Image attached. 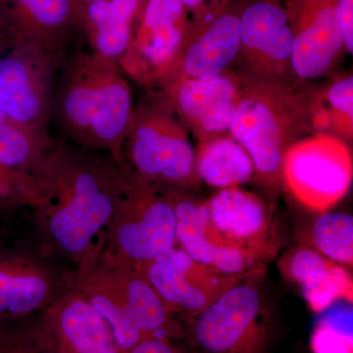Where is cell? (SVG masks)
I'll return each instance as SVG.
<instances>
[{"label":"cell","instance_id":"obj_28","mask_svg":"<svg viewBox=\"0 0 353 353\" xmlns=\"http://www.w3.org/2000/svg\"><path fill=\"white\" fill-rule=\"evenodd\" d=\"M44 190L39 176L0 165V216L20 208L34 210L43 202Z\"/></svg>","mask_w":353,"mask_h":353},{"label":"cell","instance_id":"obj_12","mask_svg":"<svg viewBox=\"0 0 353 353\" xmlns=\"http://www.w3.org/2000/svg\"><path fill=\"white\" fill-rule=\"evenodd\" d=\"M204 202L223 241L264 266L277 255L281 243L274 203L240 187L217 190Z\"/></svg>","mask_w":353,"mask_h":353},{"label":"cell","instance_id":"obj_10","mask_svg":"<svg viewBox=\"0 0 353 353\" xmlns=\"http://www.w3.org/2000/svg\"><path fill=\"white\" fill-rule=\"evenodd\" d=\"M194 28L181 0H143L120 68L139 85L154 88Z\"/></svg>","mask_w":353,"mask_h":353},{"label":"cell","instance_id":"obj_1","mask_svg":"<svg viewBox=\"0 0 353 353\" xmlns=\"http://www.w3.org/2000/svg\"><path fill=\"white\" fill-rule=\"evenodd\" d=\"M120 164L110 154L57 141L38 176L43 201L34 209L39 245L83 271L103 255L112 224Z\"/></svg>","mask_w":353,"mask_h":353},{"label":"cell","instance_id":"obj_32","mask_svg":"<svg viewBox=\"0 0 353 353\" xmlns=\"http://www.w3.org/2000/svg\"><path fill=\"white\" fill-rule=\"evenodd\" d=\"M336 18L343 48L348 54L353 52V0H338Z\"/></svg>","mask_w":353,"mask_h":353},{"label":"cell","instance_id":"obj_23","mask_svg":"<svg viewBox=\"0 0 353 353\" xmlns=\"http://www.w3.org/2000/svg\"><path fill=\"white\" fill-rule=\"evenodd\" d=\"M196 170L201 183L217 190L240 187L254 176L252 158L230 132L197 143Z\"/></svg>","mask_w":353,"mask_h":353},{"label":"cell","instance_id":"obj_13","mask_svg":"<svg viewBox=\"0 0 353 353\" xmlns=\"http://www.w3.org/2000/svg\"><path fill=\"white\" fill-rule=\"evenodd\" d=\"M294 34L285 7L254 1L241 13V44L234 73L271 80H299L292 69Z\"/></svg>","mask_w":353,"mask_h":353},{"label":"cell","instance_id":"obj_19","mask_svg":"<svg viewBox=\"0 0 353 353\" xmlns=\"http://www.w3.org/2000/svg\"><path fill=\"white\" fill-rule=\"evenodd\" d=\"M57 353H121L112 330L75 290L43 311Z\"/></svg>","mask_w":353,"mask_h":353},{"label":"cell","instance_id":"obj_34","mask_svg":"<svg viewBox=\"0 0 353 353\" xmlns=\"http://www.w3.org/2000/svg\"><path fill=\"white\" fill-rule=\"evenodd\" d=\"M254 1L271 2V3L280 4V6H283V0H254Z\"/></svg>","mask_w":353,"mask_h":353},{"label":"cell","instance_id":"obj_17","mask_svg":"<svg viewBox=\"0 0 353 353\" xmlns=\"http://www.w3.org/2000/svg\"><path fill=\"white\" fill-rule=\"evenodd\" d=\"M241 10L227 6L210 19L194 25L155 87L176 78H212L231 70L240 50Z\"/></svg>","mask_w":353,"mask_h":353},{"label":"cell","instance_id":"obj_7","mask_svg":"<svg viewBox=\"0 0 353 353\" xmlns=\"http://www.w3.org/2000/svg\"><path fill=\"white\" fill-rule=\"evenodd\" d=\"M352 153L334 134H309L290 145L283 161L282 187L314 213L331 210L352 187Z\"/></svg>","mask_w":353,"mask_h":353},{"label":"cell","instance_id":"obj_5","mask_svg":"<svg viewBox=\"0 0 353 353\" xmlns=\"http://www.w3.org/2000/svg\"><path fill=\"white\" fill-rule=\"evenodd\" d=\"M265 266L253 271L199 314L181 320L196 353H266L270 316L263 296Z\"/></svg>","mask_w":353,"mask_h":353},{"label":"cell","instance_id":"obj_8","mask_svg":"<svg viewBox=\"0 0 353 353\" xmlns=\"http://www.w3.org/2000/svg\"><path fill=\"white\" fill-rule=\"evenodd\" d=\"M65 57L28 41L14 44L0 57V110L52 139L55 85Z\"/></svg>","mask_w":353,"mask_h":353},{"label":"cell","instance_id":"obj_26","mask_svg":"<svg viewBox=\"0 0 353 353\" xmlns=\"http://www.w3.org/2000/svg\"><path fill=\"white\" fill-rule=\"evenodd\" d=\"M299 243L347 269L353 266V217L340 211L318 213L303 228Z\"/></svg>","mask_w":353,"mask_h":353},{"label":"cell","instance_id":"obj_33","mask_svg":"<svg viewBox=\"0 0 353 353\" xmlns=\"http://www.w3.org/2000/svg\"><path fill=\"white\" fill-rule=\"evenodd\" d=\"M17 43L8 9L4 0H0V57Z\"/></svg>","mask_w":353,"mask_h":353},{"label":"cell","instance_id":"obj_25","mask_svg":"<svg viewBox=\"0 0 353 353\" xmlns=\"http://www.w3.org/2000/svg\"><path fill=\"white\" fill-rule=\"evenodd\" d=\"M0 110V165L38 175L57 143Z\"/></svg>","mask_w":353,"mask_h":353},{"label":"cell","instance_id":"obj_14","mask_svg":"<svg viewBox=\"0 0 353 353\" xmlns=\"http://www.w3.org/2000/svg\"><path fill=\"white\" fill-rule=\"evenodd\" d=\"M153 88L163 92L197 143L229 132L240 88L233 70L212 78H176Z\"/></svg>","mask_w":353,"mask_h":353},{"label":"cell","instance_id":"obj_18","mask_svg":"<svg viewBox=\"0 0 353 353\" xmlns=\"http://www.w3.org/2000/svg\"><path fill=\"white\" fill-rule=\"evenodd\" d=\"M69 289L92 304L112 330L121 353H129L145 341L139 329L119 262L101 257L83 271L65 269Z\"/></svg>","mask_w":353,"mask_h":353},{"label":"cell","instance_id":"obj_2","mask_svg":"<svg viewBox=\"0 0 353 353\" xmlns=\"http://www.w3.org/2000/svg\"><path fill=\"white\" fill-rule=\"evenodd\" d=\"M134 108L132 88L119 62L82 51L64 57L52 119L75 145L106 152L124 164L123 145Z\"/></svg>","mask_w":353,"mask_h":353},{"label":"cell","instance_id":"obj_29","mask_svg":"<svg viewBox=\"0 0 353 353\" xmlns=\"http://www.w3.org/2000/svg\"><path fill=\"white\" fill-rule=\"evenodd\" d=\"M310 348L312 353H353L352 309L322 318L311 334Z\"/></svg>","mask_w":353,"mask_h":353},{"label":"cell","instance_id":"obj_30","mask_svg":"<svg viewBox=\"0 0 353 353\" xmlns=\"http://www.w3.org/2000/svg\"><path fill=\"white\" fill-rule=\"evenodd\" d=\"M129 353H196L190 347H185L178 340L166 336H153L141 341Z\"/></svg>","mask_w":353,"mask_h":353},{"label":"cell","instance_id":"obj_35","mask_svg":"<svg viewBox=\"0 0 353 353\" xmlns=\"http://www.w3.org/2000/svg\"><path fill=\"white\" fill-rule=\"evenodd\" d=\"M81 3L85 4L88 3V2L95 1V0H80Z\"/></svg>","mask_w":353,"mask_h":353},{"label":"cell","instance_id":"obj_22","mask_svg":"<svg viewBox=\"0 0 353 353\" xmlns=\"http://www.w3.org/2000/svg\"><path fill=\"white\" fill-rule=\"evenodd\" d=\"M143 0H95L83 4L80 28L92 52L119 62L131 43Z\"/></svg>","mask_w":353,"mask_h":353},{"label":"cell","instance_id":"obj_15","mask_svg":"<svg viewBox=\"0 0 353 353\" xmlns=\"http://www.w3.org/2000/svg\"><path fill=\"white\" fill-rule=\"evenodd\" d=\"M294 34L292 69L299 80L327 76L345 50L336 18L338 0H283Z\"/></svg>","mask_w":353,"mask_h":353},{"label":"cell","instance_id":"obj_9","mask_svg":"<svg viewBox=\"0 0 353 353\" xmlns=\"http://www.w3.org/2000/svg\"><path fill=\"white\" fill-rule=\"evenodd\" d=\"M41 246L13 238L0 226V322L43 312L69 290L65 269Z\"/></svg>","mask_w":353,"mask_h":353},{"label":"cell","instance_id":"obj_3","mask_svg":"<svg viewBox=\"0 0 353 353\" xmlns=\"http://www.w3.org/2000/svg\"><path fill=\"white\" fill-rule=\"evenodd\" d=\"M234 74L240 88L229 132L250 154L254 167L252 180L271 202L282 187L285 152L299 139L313 134L311 108L317 87L307 81Z\"/></svg>","mask_w":353,"mask_h":353},{"label":"cell","instance_id":"obj_24","mask_svg":"<svg viewBox=\"0 0 353 353\" xmlns=\"http://www.w3.org/2000/svg\"><path fill=\"white\" fill-rule=\"evenodd\" d=\"M313 134H334L343 141H352L353 77L340 74L325 87L316 88L311 108Z\"/></svg>","mask_w":353,"mask_h":353},{"label":"cell","instance_id":"obj_4","mask_svg":"<svg viewBox=\"0 0 353 353\" xmlns=\"http://www.w3.org/2000/svg\"><path fill=\"white\" fill-rule=\"evenodd\" d=\"M190 134L163 92L148 88L132 111L123 145L125 164L155 187L197 190L201 182Z\"/></svg>","mask_w":353,"mask_h":353},{"label":"cell","instance_id":"obj_21","mask_svg":"<svg viewBox=\"0 0 353 353\" xmlns=\"http://www.w3.org/2000/svg\"><path fill=\"white\" fill-rule=\"evenodd\" d=\"M17 41L65 57L70 31L80 28V0H4Z\"/></svg>","mask_w":353,"mask_h":353},{"label":"cell","instance_id":"obj_11","mask_svg":"<svg viewBox=\"0 0 353 353\" xmlns=\"http://www.w3.org/2000/svg\"><path fill=\"white\" fill-rule=\"evenodd\" d=\"M134 267L152 285L165 307L180 320L199 314L230 288L260 268L225 275L192 259L176 245L157 259Z\"/></svg>","mask_w":353,"mask_h":353},{"label":"cell","instance_id":"obj_20","mask_svg":"<svg viewBox=\"0 0 353 353\" xmlns=\"http://www.w3.org/2000/svg\"><path fill=\"white\" fill-rule=\"evenodd\" d=\"M278 269L285 280L299 285L314 312H323L341 301L352 303L353 281L350 269L313 248L301 243L292 246L279 259Z\"/></svg>","mask_w":353,"mask_h":353},{"label":"cell","instance_id":"obj_31","mask_svg":"<svg viewBox=\"0 0 353 353\" xmlns=\"http://www.w3.org/2000/svg\"><path fill=\"white\" fill-rule=\"evenodd\" d=\"M194 25L210 19L229 3V0H181Z\"/></svg>","mask_w":353,"mask_h":353},{"label":"cell","instance_id":"obj_27","mask_svg":"<svg viewBox=\"0 0 353 353\" xmlns=\"http://www.w3.org/2000/svg\"><path fill=\"white\" fill-rule=\"evenodd\" d=\"M0 353H57L43 311L0 322Z\"/></svg>","mask_w":353,"mask_h":353},{"label":"cell","instance_id":"obj_6","mask_svg":"<svg viewBox=\"0 0 353 353\" xmlns=\"http://www.w3.org/2000/svg\"><path fill=\"white\" fill-rule=\"evenodd\" d=\"M176 245V217L170 203L157 187L120 164L112 224L102 257L137 266Z\"/></svg>","mask_w":353,"mask_h":353},{"label":"cell","instance_id":"obj_16","mask_svg":"<svg viewBox=\"0 0 353 353\" xmlns=\"http://www.w3.org/2000/svg\"><path fill=\"white\" fill-rule=\"evenodd\" d=\"M157 188L175 214L176 246L192 259L225 275H238L264 266L220 238L209 221L205 202L196 190Z\"/></svg>","mask_w":353,"mask_h":353}]
</instances>
